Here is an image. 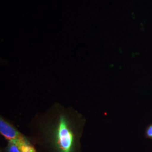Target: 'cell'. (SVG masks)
Listing matches in <instances>:
<instances>
[{
	"label": "cell",
	"mask_w": 152,
	"mask_h": 152,
	"mask_svg": "<svg viewBox=\"0 0 152 152\" xmlns=\"http://www.w3.org/2000/svg\"><path fill=\"white\" fill-rule=\"evenodd\" d=\"M145 136L149 139L152 140V124L148 125L145 130Z\"/></svg>",
	"instance_id": "cell-4"
},
{
	"label": "cell",
	"mask_w": 152,
	"mask_h": 152,
	"mask_svg": "<svg viewBox=\"0 0 152 152\" xmlns=\"http://www.w3.org/2000/svg\"><path fill=\"white\" fill-rule=\"evenodd\" d=\"M0 132L8 141L19 140L26 137L2 117L0 119Z\"/></svg>",
	"instance_id": "cell-2"
},
{
	"label": "cell",
	"mask_w": 152,
	"mask_h": 152,
	"mask_svg": "<svg viewBox=\"0 0 152 152\" xmlns=\"http://www.w3.org/2000/svg\"><path fill=\"white\" fill-rule=\"evenodd\" d=\"M5 151L6 152H22L16 143L12 141H8Z\"/></svg>",
	"instance_id": "cell-3"
},
{
	"label": "cell",
	"mask_w": 152,
	"mask_h": 152,
	"mask_svg": "<svg viewBox=\"0 0 152 152\" xmlns=\"http://www.w3.org/2000/svg\"><path fill=\"white\" fill-rule=\"evenodd\" d=\"M83 118L70 109L55 107L39 127L55 152H76Z\"/></svg>",
	"instance_id": "cell-1"
}]
</instances>
